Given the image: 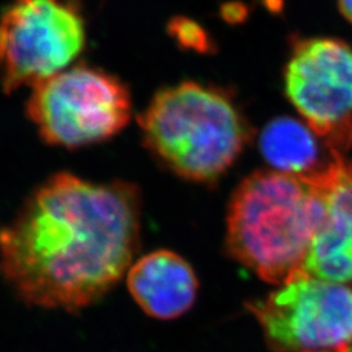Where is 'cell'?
<instances>
[{
  "mask_svg": "<svg viewBox=\"0 0 352 352\" xmlns=\"http://www.w3.org/2000/svg\"><path fill=\"white\" fill-rule=\"evenodd\" d=\"M168 32L171 37L175 38L176 42L184 49L205 54L213 47L210 38L201 26L186 17L173 19L168 25Z\"/></svg>",
  "mask_w": 352,
  "mask_h": 352,
  "instance_id": "cell-11",
  "label": "cell"
},
{
  "mask_svg": "<svg viewBox=\"0 0 352 352\" xmlns=\"http://www.w3.org/2000/svg\"><path fill=\"white\" fill-rule=\"evenodd\" d=\"M128 289L146 315L171 320L193 305L199 283L184 258L174 252L157 251L132 266Z\"/></svg>",
  "mask_w": 352,
  "mask_h": 352,
  "instance_id": "cell-9",
  "label": "cell"
},
{
  "mask_svg": "<svg viewBox=\"0 0 352 352\" xmlns=\"http://www.w3.org/2000/svg\"><path fill=\"white\" fill-rule=\"evenodd\" d=\"M140 226L136 186L55 174L0 228V274L30 307L77 312L124 276Z\"/></svg>",
  "mask_w": 352,
  "mask_h": 352,
  "instance_id": "cell-1",
  "label": "cell"
},
{
  "mask_svg": "<svg viewBox=\"0 0 352 352\" xmlns=\"http://www.w3.org/2000/svg\"><path fill=\"white\" fill-rule=\"evenodd\" d=\"M139 123L160 161L200 183L226 173L250 140L247 120L226 91L193 81L157 93Z\"/></svg>",
  "mask_w": 352,
  "mask_h": 352,
  "instance_id": "cell-3",
  "label": "cell"
},
{
  "mask_svg": "<svg viewBox=\"0 0 352 352\" xmlns=\"http://www.w3.org/2000/svg\"><path fill=\"white\" fill-rule=\"evenodd\" d=\"M126 85L101 69L76 65L33 88L26 113L45 142L76 149L119 133L131 118Z\"/></svg>",
  "mask_w": 352,
  "mask_h": 352,
  "instance_id": "cell-4",
  "label": "cell"
},
{
  "mask_svg": "<svg viewBox=\"0 0 352 352\" xmlns=\"http://www.w3.org/2000/svg\"><path fill=\"white\" fill-rule=\"evenodd\" d=\"M289 102L334 153L352 144V43L340 38L295 37L285 69Z\"/></svg>",
  "mask_w": 352,
  "mask_h": 352,
  "instance_id": "cell-7",
  "label": "cell"
},
{
  "mask_svg": "<svg viewBox=\"0 0 352 352\" xmlns=\"http://www.w3.org/2000/svg\"><path fill=\"white\" fill-rule=\"evenodd\" d=\"M273 352H352V287L299 277L247 304Z\"/></svg>",
  "mask_w": 352,
  "mask_h": 352,
  "instance_id": "cell-6",
  "label": "cell"
},
{
  "mask_svg": "<svg viewBox=\"0 0 352 352\" xmlns=\"http://www.w3.org/2000/svg\"><path fill=\"white\" fill-rule=\"evenodd\" d=\"M327 214L320 173L300 176L257 171L235 190L227 214V250L267 283L302 276Z\"/></svg>",
  "mask_w": 352,
  "mask_h": 352,
  "instance_id": "cell-2",
  "label": "cell"
},
{
  "mask_svg": "<svg viewBox=\"0 0 352 352\" xmlns=\"http://www.w3.org/2000/svg\"><path fill=\"white\" fill-rule=\"evenodd\" d=\"M321 145H325L324 141L307 123L287 116L267 123L260 136V151L266 162L276 171L291 175H315L342 155H325Z\"/></svg>",
  "mask_w": 352,
  "mask_h": 352,
  "instance_id": "cell-10",
  "label": "cell"
},
{
  "mask_svg": "<svg viewBox=\"0 0 352 352\" xmlns=\"http://www.w3.org/2000/svg\"><path fill=\"white\" fill-rule=\"evenodd\" d=\"M320 177L327 214L305 258L302 276L352 287V161L337 157Z\"/></svg>",
  "mask_w": 352,
  "mask_h": 352,
  "instance_id": "cell-8",
  "label": "cell"
},
{
  "mask_svg": "<svg viewBox=\"0 0 352 352\" xmlns=\"http://www.w3.org/2000/svg\"><path fill=\"white\" fill-rule=\"evenodd\" d=\"M338 8L342 16L352 25V0H338Z\"/></svg>",
  "mask_w": 352,
  "mask_h": 352,
  "instance_id": "cell-12",
  "label": "cell"
},
{
  "mask_svg": "<svg viewBox=\"0 0 352 352\" xmlns=\"http://www.w3.org/2000/svg\"><path fill=\"white\" fill-rule=\"evenodd\" d=\"M85 23L69 0H13L0 16V84L6 93L63 72L85 46Z\"/></svg>",
  "mask_w": 352,
  "mask_h": 352,
  "instance_id": "cell-5",
  "label": "cell"
}]
</instances>
